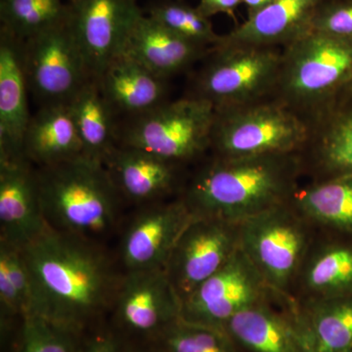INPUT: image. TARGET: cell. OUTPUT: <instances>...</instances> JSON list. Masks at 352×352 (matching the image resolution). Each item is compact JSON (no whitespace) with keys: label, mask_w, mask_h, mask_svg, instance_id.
<instances>
[{"label":"cell","mask_w":352,"mask_h":352,"mask_svg":"<svg viewBox=\"0 0 352 352\" xmlns=\"http://www.w3.org/2000/svg\"><path fill=\"white\" fill-rule=\"evenodd\" d=\"M168 352H243L223 329L179 318L164 331Z\"/></svg>","instance_id":"f546056e"},{"label":"cell","mask_w":352,"mask_h":352,"mask_svg":"<svg viewBox=\"0 0 352 352\" xmlns=\"http://www.w3.org/2000/svg\"><path fill=\"white\" fill-rule=\"evenodd\" d=\"M271 0H242V4H244L247 8L248 16L258 12L264 8Z\"/></svg>","instance_id":"e575fe53"},{"label":"cell","mask_w":352,"mask_h":352,"mask_svg":"<svg viewBox=\"0 0 352 352\" xmlns=\"http://www.w3.org/2000/svg\"><path fill=\"white\" fill-rule=\"evenodd\" d=\"M23 152L38 168L83 156L82 141L68 104L39 109L30 120Z\"/></svg>","instance_id":"cb8c5ba5"},{"label":"cell","mask_w":352,"mask_h":352,"mask_svg":"<svg viewBox=\"0 0 352 352\" xmlns=\"http://www.w3.org/2000/svg\"><path fill=\"white\" fill-rule=\"evenodd\" d=\"M276 90L285 105L302 113L332 106L352 78V43L309 32L282 48Z\"/></svg>","instance_id":"277c9868"},{"label":"cell","mask_w":352,"mask_h":352,"mask_svg":"<svg viewBox=\"0 0 352 352\" xmlns=\"http://www.w3.org/2000/svg\"><path fill=\"white\" fill-rule=\"evenodd\" d=\"M97 80L116 115L126 113L135 117L166 102V80L122 53Z\"/></svg>","instance_id":"603a6c76"},{"label":"cell","mask_w":352,"mask_h":352,"mask_svg":"<svg viewBox=\"0 0 352 352\" xmlns=\"http://www.w3.org/2000/svg\"><path fill=\"white\" fill-rule=\"evenodd\" d=\"M285 298L254 305L235 315L224 326L243 351L309 352L295 302Z\"/></svg>","instance_id":"e0dca14e"},{"label":"cell","mask_w":352,"mask_h":352,"mask_svg":"<svg viewBox=\"0 0 352 352\" xmlns=\"http://www.w3.org/2000/svg\"><path fill=\"white\" fill-rule=\"evenodd\" d=\"M239 227L240 249L277 296L294 302L296 280L317 229L291 201L249 217Z\"/></svg>","instance_id":"8992f818"},{"label":"cell","mask_w":352,"mask_h":352,"mask_svg":"<svg viewBox=\"0 0 352 352\" xmlns=\"http://www.w3.org/2000/svg\"><path fill=\"white\" fill-rule=\"evenodd\" d=\"M309 352L352 349V296L298 305Z\"/></svg>","instance_id":"4316f807"},{"label":"cell","mask_w":352,"mask_h":352,"mask_svg":"<svg viewBox=\"0 0 352 352\" xmlns=\"http://www.w3.org/2000/svg\"><path fill=\"white\" fill-rule=\"evenodd\" d=\"M310 32L352 43V0H326L317 9Z\"/></svg>","instance_id":"1f68e13d"},{"label":"cell","mask_w":352,"mask_h":352,"mask_svg":"<svg viewBox=\"0 0 352 352\" xmlns=\"http://www.w3.org/2000/svg\"><path fill=\"white\" fill-rule=\"evenodd\" d=\"M340 96L352 97V78L347 83L346 87L344 88V90H342V94Z\"/></svg>","instance_id":"d590c367"},{"label":"cell","mask_w":352,"mask_h":352,"mask_svg":"<svg viewBox=\"0 0 352 352\" xmlns=\"http://www.w3.org/2000/svg\"><path fill=\"white\" fill-rule=\"evenodd\" d=\"M143 12L136 0H76L69 22L92 78H98L124 50Z\"/></svg>","instance_id":"7c38bea8"},{"label":"cell","mask_w":352,"mask_h":352,"mask_svg":"<svg viewBox=\"0 0 352 352\" xmlns=\"http://www.w3.org/2000/svg\"><path fill=\"white\" fill-rule=\"evenodd\" d=\"M303 173L300 154L214 156L190 180L182 199L193 215L240 223L291 201Z\"/></svg>","instance_id":"7a4b0ae2"},{"label":"cell","mask_w":352,"mask_h":352,"mask_svg":"<svg viewBox=\"0 0 352 352\" xmlns=\"http://www.w3.org/2000/svg\"><path fill=\"white\" fill-rule=\"evenodd\" d=\"M20 352H73L69 331L38 314L25 315Z\"/></svg>","instance_id":"4dcf8cb0"},{"label":"cell","mask_w":352,"mask_h":352,"mask_svg":"<svg viewBox=\"0 0 352 352\" xmlns=\"http://www.w3.org/2000/svg\"><path fill=\"white\" fill-rule=\"evenodd\" d=\"M85 352H118L113 340L109 338H98L94 340Z\"/></svg>","instance_id":"836d02e7"},{"label":"cell","mask_w":352,"mask_h":352,"mask_svg":"<svg viewBox=\"0 0 352 352\" xmlns=\"http://www.w3.org/2000/svg\"><path fill=\"white\" fill-rule=\"evenodd\" d=\"M193 214L182 199L156 201L127 226L120 245L126 271L166 270L173 248Z\"/></svg>","instance_id":"4fadbf2b"},{"label":"cell","mask_w":352,"mask_h":352,"mask_svg":"<svg viewBox=\"0 0 352 352\" xmlns=\"http://www.w3.org/2000/svg\"><path fill=\"white\" fill-rule=\"evenodd\" d=\"M146 15L196 45L212 50L219 43L220 34L215 32L210 18L197 6L168 0L153 4Z\"/></svg>","instance_id":"f1b7e54d"},{"label":"cell","mask_w":352,"mask_h":352,"mask_svg":"<svg viewBox=\"0 0 352 352\" xmlns=\"http://www.w3.org/2000/svg\"><path fill=\"white\" fill-rule=\"evenodd\" d=\"M32 285V312L67 331L113 305L118 275L103 245L47 227L21 249Z\"/></svg>","instance_id":"6da1fadb"},{"label":"cell","mask_w":352,"mask_h":352,"mask_svg":"<svg viewBox=\"0 0 352 352\" xmlns=\"http://www.w3.org/2000/svg\"><path fill=\"white\" fill-rule=\"evenodd\" d=\"M76 1V0H69V2H74Z\"/></svg>","instance_id":"8d00e7d4"},{"label":"cell","mask_w":352,"mask_h":352,"mask_svg":"<svg viewBox=\"0 0 352 352\" xmlns=\"http://www.w3.org/2000/svg\"><path fill=\"white\" fill-rule=\"evenodd\" d=\"M344 103L330 106L327 120H322L318 133L300 154L303 170L314 175V182L352 173V97L342 96ZM302 151V152H303Z\"/></svg>","instance_id":"7402d4cb"},{"label":"cell","mask_w":352,"mask_h":352,"mask_svg":"<svg viewBox=\"0 0 352 352\" xmlns=\"http://www.w3.org/2000/svg\"><path fill=\"white\" fill-rule=\"evenodd\" d=\"M279 298L239 249L182 302V318L224 330L227 322L243 310Z\"/></svg>","instance_id":"30bf717a"},{"label":"cell","mask_w":352,"mask_h":352,"mask_svg":"<svg viewBox=\"0 0 352 352\" xmlns=\"http://www.w3.org/2000/svg\"><path fill=\"white\" fill-rule=\"evenodd\" d=\"M82 141L83 157L105 163L117 147L116 113L96 78H90L68 103Z\"/></svg>","instance_id":"d4e9b609"},{"label":"cell","mask_w":352,"mask_h":352,"mask_svg":"<svg viewBox=\"0 0 352 352\" xmlns=\"http://www.w3.org/2000/svg\"><path fill=\"white\" fill-rule=\"evenodd\" d=\"M311 135L302 113L282 102L264 100L217 109L210 149L224 157L300 154Z\"/></svg>","instance_id":"5b68a950"},{"label":"cell","mask_w":352,"mask_h":352,"mask_svg":"<svg viewBox=\"0 0 352 352\" xmlns=\"http://www.w3.org/2000/svg\"><path fill=\"white\" fill-rule=\"evenodd\" d=\"M282 51L273 46H214L191 95L212 102L217 109L268 100L276 94Z\"/></svg>","instance_id":"ba28073f"},{"label":"cell","mask_w":352,"mask_h":352,"mask_svg":"<svg viewBox=\"0 0 352 352\" xmlns=\"http://www.w3.org/2000/svg\"><path fill=\"white\" fill-rule=\"evenodd\" d=\"M349 296L352 236L317 229L296 278L293 300L300 305Z\"/></svg>","instance_id":"5bb4252c"},{"label":"cell","mask_w":352,"mask_h":352,"mask_svg":"<svg viewBox=\"0 0 352 352\" xmlns=\"http://www.w3.org/2000/svg\"><path fill=\"white\" fill-rule=\"evenodd\" d=\"M239 249V223L193 215L164 270L182 302L221 270Z\"/></svg>","instance_id":"8fae6325"},{"label":"cell","mask_w":352,"mask_h":352,"mask_svg":"<svg viewBox=\"0 0 352 352\" xmlns=\"http://www.w3.org/2000/svg\"><path fill=\"white\" fill-rule=\"evenodd\" d=\"M291 203L315 228L352 236V173L300 187Z\"/></svg>","instance_id":"484cf974"},{"label":"cell","mask_w":352,"mask_h":352,"mask_svg":"<svg viewBox=\"0 0 352 352\" xmlns=\"http://www.w3.org/2000/svg\"><path fill=\"white\" fill-rule=\"evenodd\" d=\"M28 85L20 56V41L1 31L0 38V157L25 156L30 117Z\"/></svg>","instance_id":"44dd1931"},{"label":"cell","mask_w":352,"mask_h":352,"mask_svg":"<svg viewBox=\"0 0 352 352\" xmlns=\"http://www.w3.org/2000/svg\"><path fill=\"white\" fill-rule=\"evenodd\" d=\"M113 305L120 322L136 332H164L182 318V300L164 270L126 271Z\"/></svg>","instance_id":"9a60e30c"},{"label":"cell","mask_w":352,"mask_h":352,"mask_svg":"<svg viewBox=\"0 0 352 352\" xmlns=\"http://www.w3.org/2000/svg\"><path fill=\"white\" fill-rule=\"evenodd\" d=\"M104 164L122 198L136 204L163 200L178 182L180 164L129 146L118 145Z\"/></svg>","instance_id":"d6986e66"},{"label":"cell","mask_w":352,"mask_h":352,"mask_svg":"<svg viewBox=\"0 0 352 352\" xmlns=\"http://www.w3.org/2000/svg\"><path fill=\"white\" fill-rule=\"evenodd\" d=\"M46 224L101 244L119 224L122 196L105 164L78 157L36 170Z\"/></svg>","instance_id":"3957f363"},{"label":"cell","mask_w":352,"mask_h":352,"mask_svg":"<svg viewBox=\"0 0 352 352\" xmlns=\"http://www.w3.org/2000/svg\"><path fill=\"white\" fill-rule=\"evenodd\" d=\"M63 0H0L1 31L25 41L66 19Z\"/></svg>","instance_id":"83f0119b"},{"label":"cell","mask_w":352,"mask_h":352,"mask_svg":"<svg viewBox=\"0 0 352 352\" xmlns=\"http://www.w3.org/2000/svg\"><path fill=\"white\" fill-rule=\"evenodd\" d=\"M240 4L242 0H200L197 7L204 15L210 18L219 14L233 16Z\"/></svg>","instance_id":"d6a6232c"},{"label":"cell","mask_w":352,"mask_h":352,"mask_svg":"<svg viewBox=\"0 0 352 352\" xmlns=\"http://www.w3.org/2000/svg\"><path fill=\"white\" fill-rule=\"evenodd\" d=\"M28 88L43 106L68 104L92 78L66 19L20 41Z\"/></svg>","instance_id":"9c48e42d"},{"label":"cell","mask_w":352,"mask_h":352,"mask_svg":"<svg viewBox=\"0 0 352 352\" xmlns=\"http://www.w3.org/2000/svg\"><path fill=\"white\" fill-rule=\"evenodd\" d=\"M349 352H352V349H351V351H349Z\"/></svg>","instance_id":"74e56055"},{"label":"cell","mask_w":352,"mask_h":352,"mask_svg":"<svg viewBox=\"0 0 352 352\" xmlns=\"http://www.w3.org/2000/svg\"><path fill=\"white\" fill-rule=\"evenodd\" d=\"M212 50L180 38L143 13L129 32L122 53L166 80L207 57Z\"/></svg>","instance_id":"ffe728a7"},{"label":"cell","mask_w":352,"mask_h":352,"mask_svg":"<svg viewBox=\"0 0 352 352\" xmlns=\"http://www.w3.org/2000/svg\"><path fill=\"white\" fill-rule=\"evenodd\" d=\"M32 164L25 156L0 157V241L19 249L48 227Z\"/></svg>","instance_id":"2e32d148"},{"label":"cell","mask_w":352,"mask_h":352,"mask_svg":"<svg viewBox=\"0 0 352 352\" xmlns=\"http://www.w3.org/2000/svg\"><path fill=\"white\" fill-rule=\"evenodd\" d=\"M215 115L217 108L212 102L193 95L166 101L132 117L119 145L177 164L193 161L212 147Z\"/></svg>","instance_id":"52a82bcc"},{"label":"cell","mask_w":352,"mask_h":352,"mask_svg":"<svg viewBox=\"0 0 352 352\" xmlns=\"http://www.w3.org/2000/svg\"><path fill=\"white\" fill-rule=\"evenodd\" d=\"M324 1L326 0H271L232 31L220 36L217 45L284 47L310 32L314 14Z\"/></svg>","instance_id":"ac0fdd59"}]
</instances>
